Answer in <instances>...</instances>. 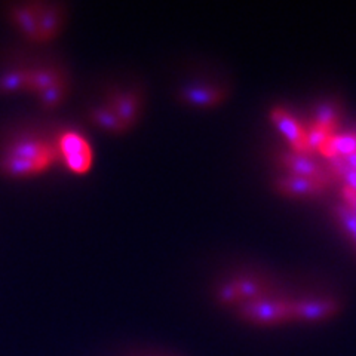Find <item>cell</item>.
Here are the masks:
<instances>
[{"label":"cell","instance_id":"6da1fadb","mask_svg":"<svg viewBox=\"0 0 356 356\" xmlns=\"http://www.w3.org/2000/svg\"><path fill=\"white\" fill-rule=\"evenodd\" d=\"M57 159L49 143L39 138H24L10 144L0 159V171L8 177L26 178L42 174Z\"/></svg>","mask_w":356,"mask_h":356},{"label":"cell","instance_id":"7a4b0ae2","mask_svg":"<svg viewBox=\"0 0 356 356\" xmlns=\"http://www.w3.org/2000/svg\"><path fill=\"white\" fill-rule=\"evenodd\" d=\"M239 316L255 325H280L293 322V300L261 297L239 306Z\"/></svg>","mask_w":356,"mask_h":356},{"label":"cell","instance_id":"3957f363","mask_svg":"<svg viewBox=\"0 0 356 356\" xmlns=\"http://www.w3.org/2000/svg\"><path fill=\"white\" fill-rule=\"evenodd\" d=\"M58 150L67 165L74 174H86L94 162L92 149L89 143L74 131H67L58 140Z\"/></svg>","mask_w":356,"mask_h":356},{"label":"cell","instance_id":"277c9868","mask_svg":"<svg viewBox=\"0 0 356 356\" xmlns=\"http://www.w3.org/2000/svg\"><path fill=\"white\" fill-rule=\"evenodd\" d=\"M340 305L334 298H302L293 300L294 321L306 324H318L336 316Z\"/></svg>","mask_w":356,"mask_h":356},{"label":"cell","instance_id":"5b68a950","mask_svg":"<svg viewBox=\"0 0 356 356\" xmlns=\"http://www.w3.org/2000/svg\"><path fill=\"white\" fill-rule=\"evenodd\" d=\"M280 162L285 170L289 171L291 175L298 177H306L312 178V180H316L324 183L325 186H331L334 178L328 172L324 165L316 162L312 156L303 154V153H296V152H286L280 156Z\"/></svg>","mask_w":356,"mask_h":356},{"label":"cell","instance_id":"8992f818","mask_svg":"<svg viewBox=\"0 0 356 356\" xmlns=\"http://www.w3.org/2000/svg\"><path fill=\"white\" fill-rule=\"evenodd\" d=\"M270 119L281 136L288 141L293 152L306 154L305 147V128L300 122L282 107H273L270 111Z\"/></svg>","mask_w":356,"mask_h":356},{"label":"cell","instance_id":"52a82bcc","mask_svg":"<svg viewBox=\"0 0 356 356\" xmlns=\"http://www.w3.org/2000/svg\"><path fill=\"white\" fill-rule=\"evenodd\" d=\"M275 188L280 193L293 197H314L324 193L328 186L324 183L312 180V178L298 175H284L275 181Z\"/></svg>","mask_w":356,"mask_h":356},{"label":"cell","instance_id":"ba28073f","mask_svg":"<svg viewBox=\"0 0 356 356\" xmlns=\"http://www.w3.org/2000/svg\"><path fill=\"white\" fill-rule=\"evenodd\" d=\"M227 97V89L209 85H188L180 91V98L188 106L214 107Z\"/></svg>","mask_w":356,"mask_h":356},{"label":"cell","instance_id":"9c48e42d","mask_svg":"<svg viewBox=\"0 0 356 356\" xmlns=\"http://www.w3.org/2000/svg\"><path fill=\"white\" fill-rule=\"evenodd\" d=\"M107 106L113 110V113L119 118L122 124L129 129L138 120L141 110V99L137 94L131 91L113 94L107 102Z\"/></svg>","mask_w":356,"mask_h":356},{"label":"cell","instance_id":"30bf717a","mask_svg":"<svg viewBox=\"0 0 356 356\" xmlns=\"http://www.w3.org/2000/svg\"><path fill=\"white\" fill-rule=\"evenodd\" d=\"M38 17L39 42H48L58 36L63 27V13L57 5L35 3Z\"/></svg>","mask_w":356,"mask_h":356},{"label":"cell","instance_id":"8fae6325","mask_svg":"<svg viewBox=\"0 0 356 356\" xmlns=\"http://www.w3.org/2000/svg\"><path fill=\"white\" fill-rule=\"evenodd\" d=\"M13 21L18 30L24 35L29 40L39 42V31H38V17L35 3L33 5H19L13 9Z\"/></svg>","mask_w":356,"mask_h":356},{"label":"cell","instance_id":"7c38bea8","mask_svg":"<svg viewBox=\"0 0 356 356\" xmlns=\"http://www.w3.org/2000/svg\"><path fill=\"white\" fill-rule=\"evenodd\" d=\"M353 153H356V132L332 134L327 146L321 152L325 159L348 158Z\"/></svg>","mask_w":356,"mask_h":356},{"label":"cell","instance_id":"4fadbf2b","mask_svg":"<svg viewBox=\"0 0 356 356\" xmlns=\"http://www.w3.org/2000/svg\"><path fill=\"white\" fill-rule=\"evenodd\" d=\"M64 79L58 70L52 67H39V69L27 70V91L40 94L44 89L58 83Z\"/></svg>","mask_w":356,"mask_h":356},{"label":"cell","instance_id":"5bb4252c","mask_svg":"<svg viewBox=\"0 0 356 356\" xmlns=\"http://www.w3.org/2000/svg\"><path fill=\"white\" fill-rule=\"evenodd\" d=\"M233 282L236 285L239 306L252 302V300L269 296V286L264 282L255 280V277H239V280H233Z\"/></svg>","mask_w":356,"mask_h":356},{"label":"cell","instance_id":"9a60e30c","mask_svg":"<svg viewBox=\"0 0 356 356\" xmlns=\"http://www.w3.org/2000/svg\"><path fill=\"white\" fill-rule=\"evenodd\" d=\"M91 120L98 128H102L103 131H107L111 134H122L128 131L125 125L119 120V118L113 113V110H111L107 104L92 108Z\"/></svg>","mask_w":356,"mask_h":356},{"label":"cell","instance_id":"2e32d148","mask_svg":"<svg viewBox=\"0 0 356 356\" xmlns=\"http://www.w3.org/2000/svg\"><path fill=\"white\" fill-rule=\"evenodd\" d=\"M340 107L332 102L321 103L314 111V125L336 132L340 122Z\"/></svg>","mask_w":356,"mask_h":356},{"label":"cell","instance_id":"e0dca14e","mask_svg":"<svg viewBox=\"0 0 356 356\" xmlns=\"http://www.w3.org/2000/svg\"><path fill=\"white\" fill-rule=\"evenodd\" d=\"M325 168L331 174L334 180H339L343 187L349 188L353 193H356V171L346 165L341 158H331L327 159Z\"/></svg>","mask_w":356,"mask_h":356},{"label":"cell","instance_id":"ac0fdd59","mask_svg":"<svg viewBox=\"0 0 356 356\" xmlns=\"http://www.w3.org/2000/svg\"><path fill=\"white\" fill-rule=\"evenodd\" d=\"M332 134L336 132H331L330 129L312 124L307 129H305L306 154L312 156L314 153H321L327 146L328 140L332 137Z\"/></svg>","mask_w":356,"mask_h":356},{"label":"cell","instance_id":"d6986e66","mask_svg":"<svg viewBox=\"0 0 356 356\" xmlns=\"http://www.w3.org/2000/svg\"><path fill=\"white\" fill-rule=\"evenodd\" d=\"M332 214L341 230L344 232V235L350 239L356 248V214L344 202L334 205Z\"/></svg>","mask_w":356,"mask_h":356},{"label":"cell","instance_id":"ffe728a7","mask_svg":"<svg viewBox=\"0 0 356 356\" xmlns=\"http://www.w3.org/2000/svg\"><path fill=\"white\" fill-rule=\"evenodd\" d=\"M27 91V70H13L0 76V92L15 94Z\"/></svg>","mask_w":356,"mask_h":356},{"label":"cell","instance_id":"44dd1931","mask_svg":"<svg viewBox=\"0 0 356 356\" xmlns=\"http://www.w3.org/2000/svg\"><path fill=\"white\" fill-rule=\"evenodd\" d=\"M65 95H67V85H65V81L63 79L61 82L55 83L51 88L44 89L43 92L38 94V98L43 108H55L64 102Z\"/></svg>","mask_w":356,"mask_h":356},{"label":"cell","instance_id":"7402d4cb","mask_svg":"<svg viewBox=\"0 0 356 356\" xmlns=\"http://www.w3.org/2000/svg\"><path fill=\"white\" fill-rule=\"evenodd\" d=\"M217 300L221 305H238L239 303V297H238V291H236V285L233 281H229L226 284H222L218 289H217Z\"/></svg>","mask_w":356,"mask_h":356},{"label":"cell","instance_id":"603a6c76","mask_svg":"<svg viewBox=\"0 0 356 356\" xmlns=\"http://www.w3.org/2000/svg\"><path fill=\"white\" fill-rule=\"evenodd\" d=\"M341 196H343V202L346 204L356 214V193H353L346 187H341Z\"/></svg>","mask_w":356,"mask_h":356}]
</instances>
